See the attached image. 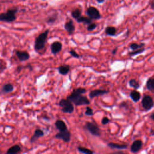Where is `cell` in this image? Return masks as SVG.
<instances>
[{
	"mask_svg": "<svg viewBox=\"0 0 154 154\" xmlns=\"http://www.w3.org/2000/svg\"><path fill=\"white\" fill-rule=\"evenodd\" d=\"M67 99L70 100L76 106L89 105L90 104V101L86 96L73 92L67 96Z\"/></svg>",
	"mask_w": 154,
	"mask_h": 154,
	"instance_id": "cell-1",
	"label": "cell"
},
{
	"mask_svg": "<svg viewBox=\"0 0 154 154\" xmlns=\"http://www.w3.org/2000/svg\"><path fill=\"white\" fill-rule=\"evenodd\" d=\"M49 30H46L45 31L41 33L36 38L34 45V49L36 52L42 51L45 48V45L47 42V39L49 35Z\"/></svg>",
	"mask_w": 154,
	"mask_h": 154,
	"instance_id": "cell-2",
	"label": "cell"
},
{
	"mask_svg": "<svg viewBox=\"0 0 154 154\" xmlns=\"http://www.w3.org/2000/svg\"><path fill=\"white\" fill-rule=\"evenodd\" d=\"M18 12V8L9 9L6 12L0 15V21L4 22H12L16 19V13Z\"/></svg>",
	"mask_w": 154,
	"mask_h": 154,
	"instance_id": "cell-3",
	"label": "cell"
},
{
	"mask_svg": "<svg viewBox=\"0 0 154 154\" xmlns=\"http://www.w3.org/2000/svg\"><path fill=\"white\" fill-rule=\"evenodd\" d=\"M59 105L61 107V111L65 113L71 114L74 111V106L72 102L68 99H62L59 101Z\"/></svg>",
	"mask_w": 154,
	"mask_h": 154,
	"instance_id": "cell-4",
	"label": "cell"
},
{
	"mask_svg": "<svg viewBox=\"0 0 154 154\" xmlns=\"http://www.w3.org/2000/svg\"><path fill=\"white\" fill-rule=\"evenodd\" d=\"M84 128L93 136L95 137L101 136V130L97 124H95L92 122H85Z\"/></svg>",
	"mask_w": 154,
	"mask_h": 154,
	"instance_id": "cell-5",
	"label": "cell"
},
{
	"mask_svg": "<svg viewBox=\"0 0 154 154\" xmlns=\"http://www.w3.org/2000/svg\"><path fill=\"white\" fill-rule=\"evenodd\" d=\"M141 105L145 111H149L154 106V102L149 95H144L141 101Z\"/></svg>",
	"mask_w": 154,
	"mask_h": 154,
	"instance_id": "cell-6",
	"label": "cell"
},
{
	"mask_svg": "<svg viewBox=\"0 0 154 154\" xmlns=\"http://www.w3.org/2000/svg\"><path fill=\"white\" fill-rule=\"evenodd\" d=\"M55 138L61 140L65 143H69L71 140V133L68 129L63 131H59V133L55 134Z\"/></svg>",
	"mask_w": 154,
	"mask_h": 154,
	"instance_id": "cell-7",
	"label": "cell"
},
{
	"mask_svg": "<svg viewBox=\"0 0 154 154\" xmlns=\"http://www.w3.org/2000/svg\"><path fill=\"white\" fill-rule=\"evenodd\" d=\"M86 13L90 18L94 20H98L101 18L99 11L93 6L89 7L86 11Z\"/></svg>",
	"mask_w": 154,
	"mask_h": 154,
	"instance_id": "cell-8",
	"label": "cell"
},
{
	"mask_svg": "<svg viewBox=\"0 0 154 154\" xmlns=\"http://www.w3.org/2000/svg\"><path fill=\"white\" fill-rule=\"evenodd\" d=\"M15 54L18 59L21 61H26L30 58V55L26 51L16 50L15 51Z\"/></svg>",
	"mask_w": 154,
	"mask_h": 154,
	"instance_id": "cell-9",
	"label": "cell"
},
{
	"mask_svg": "<svg viewBox=\"0 0 154 154\" xmlns=\"http://www.w3.org/2000/svg\"><path fill=\"white\" fill-rule=\"evenodd\" d=\"M63 45L59 41H55L51 45V53L53 55H57L62 50Z\"/></svg>",
	"mask_w": 154,
	"mask_h": 154,
	"instance_id": "cell-10",
	"label": "cell"
},
{
	"mask_svg": "<svg viewBox=\"0 0 154 154\" xmlns=\"http://www.w3.org/2000/svg\"><path fill=\"white\" fill-rule=\"evenodd\" d=\"M108 93V91L104 89H96L90 91L89 96L91 99H93L96 97H98L99 96L104 95L105 94Z\"/></svg>",
	"mask_w": 154,
	"mask_h": 154,
	"instance_id": "cell-11",
	"label": "cell"
},
{
	"mask_svg": "<svg viewBox=\"0 0 154 154\" xmlns=\"http://www.w3.org/2000/svg\"><path fill=\"white\" fill-rule=\"evenodd\" d=\"M143 146V142L140 140H135L130 147V151L132 153H137L140 151Z\"/></svg>",
	"mask_w": 154,
	"mask_h": 154,
	"instance_id": "cell-12",
	"label": "cell"
},
{
	"mask_svg": "<svg viewBox=\"0 0 154 154\" xmlns=\"http://www.w3.org/2000/svg\"><path fill=\"white\" fill-rule=\"evenodd\" d=\"M65 29L66 31L67 32V33L69 35H72L75 30V27L74 25L72 19H69V21H67L65 22V24L64 25Z\"/></svg>",
	"mask_w": 154,
	"mask_h": 154,
	"instance_id": "cell-13",
	"label": "cell"
},
{
	"mask_svg": "<svg viewBox=\"0 0 154 154\" xmlns=\"http://www.w3.org/2000/svg\"><path fill=\"white\" fill-rule=\"evenodd\" d=\"M107 146L108 147H110L111 149H117V150H124L127 149L128 147V145L124 144V145H121L118 143H115L113 142H110L107 144Z\"/></svg>",
	"mask_w": 154,
	"mask_h": 154,
	"instance_id": "cell-14",
	"label": "cell"
},
{
	"mask_svg": "<svg viewBox=\"0 0 154 154\" xmlns=\"http://www.w3.org/2000/svg\"><path fill=\"white\" fill-rule=\"evenodd\" d=\"M44 132L41 129H36L35 131V133H34L33 135H32V137L30 139V143H33L36 142L39 138L42 137L44 136Z\"/></svg>",
	"mask_w": 154,
	"mask_h": 154,
	"instance_id": "cell-15",
	"label": "cell"
},
{
	"mask_svg": "<svg viewBox=\"0 0 154 154\" xmlns=\"http://www.w3.org/2000/svg\"><path fill=\"white\" fill-rule=\"evenodd\" d=\"M14 90V86L13 84L10 83L4 84L1 88V94H7L13 92Z\"/></svg>",
	"mask_w": 154,
	"mask_h": 154,
	"instance_id": "cell-16",
	"label": "cell"
},
{
	"mask_svg": "<svg viewBox=\"0 0 154 154\" xmlns=\"http://www.w3.org/2000/svg\"><path fill=\"white\" fill-rule=\"evenodd\" d=\"M55 126L59 131H63L67 129L66 124L63 121H62L61 119L57 120L55 123Z\"/></svg>",
	"mask_w": 154,
	"mask_h": 154,
	"instance_id": "cell-17",
	"label": "cell"
},
{
	"mask_svg": "<svg viewBox=\"0 0 154 154\" xmlns=\"http://www.w3.org/2000/svg\"><path fill=\"white\" fill-rule=\"evenodd\" d=\"M57 70L59 73L61 75H66L70 71V66L68 65H61L58 67Z\"/></svg>",
	"mask_w": 154,
	"mask_h": 154,
	"instance_id": "cell-18",
	"label": "cell"
},
{
	"mask_svg": "<svg viewBox=\"0 0 154 154\" xmlns=\"http://www.w3.org/2000/svg\"><path fill=\"white\" fill-rule=\"evenodd\" d=\"M129 96L131 99H132L134 102H137L141 98V94L139 92L135 90V89L134 90L131 91L129 94Z\"/></svg>",
	"mask_w": 154,
	"mask_h": 154,
	"instance_id": "cell-19",
	"label": "cell"
},
{
	"mask_svg": "<svg viewBox=\"0 0 154 154\" xmlns=\"http://www.w3.org/2000/svg\"><path fill=\"white\" fill-rule=\"evenodd\" d=\"M105 33L106 35L109 36H115L117 33V29L113 26H108L105 30Z\"/></svg>",
	"mask_w": 154,
	"mask_h": 154,
	"instance_id": "cell-20",
	"label": "cell"
},
{
	"mask_svg": "<svg viewBox=\"0 0 154 154\" xmlns=\"http://www.w3.org/2000/svg\"><path fill=\"white\" fill-rule=\"evenodd\" d=\"M21 151V147L19 145H16L11 147H10L9 149L7 150L6 152L7 154H15L18 153Z\"/></svg>",
	"mask_w": 154,
	"mask_h": 154,
	"instance_id": "cell-21",
	"label": "cell"
},
{
	"mask_svg": "<svg viewBox=\"0 0 154 154\" xmlns=\"http://www.w3.org/2000/svg\"><path fill=\"white\" fill-rule=\"evenodd\" d=\"M76 21L78 23H83L84 24L89 25L92 22V19L90 18L89 17H85V16H80L79 18L76 19Z\"/></svg>",
	"mask_w": 154,
	"mask_h": 154,
	"instance_id": "cell-22",
	"label": "cell"
},
{
	"mask_svg": "<svg viewBox=\"0 0 154 154\" xmlns=\"http://www.w3.org/2000/svg\"><path fill=\"white\" fill-rule=\"evenodd\" d=\"M146 89L149 91H154V78H149L146 82Z\"/></svg>",
	"mask_w": 154,
	"mask_h": 154,
	"instance_id": "cell-23",
	"label": "cell"
},
{
	"mask_svg": "<svg viewBox=\"0 0 154 154\" xmlns=\"http://www.w3.org/2000/svg\"><path fill=\"white\" fill-rule=\"evenodd\" d=\"M58 18V15L57 14H53L52 15L49 16L48 18L46 19V22L48 24H54L55 21H57Z\"/></svg>",
	"mask_w": 154,
	"mask_h": 154,
	"instance_id": "cell-24",
	"label": "cell"
},
{
	"mask_svg": "<svg viewBox=\"0 0 154 154\" xmlns=\"http://www.w3.org/2000/svg\"><path fill=\"white\" fill-rule=\"evenodd\" d=\"M77 150L79 152L85 153V154H93L95 153L94 151L88 149V148L82 147V146H78Z\"/></svg>",
	"mask_w": 154,
	"mask_h": 154,
	"instance_id": "cell-25",
	"label": "cell"
},
{
	"mask_svg": "<svg viewBox=\"0 0 154 154\" xmlns=\"http://www.w3.org/2000/svg\"><path fill=\"white\" fill-rule=\"evenodd\" d=\"M129 85L131 87H133L134 89H139L140 87V83L135 79H131L129 81Z\"/></svg>",
	"mask_w": 154,
	"mask_h": 154,
	"instance_id": "cell-26",
	"label": "cell"
},
{
	"mask_svg": "<svg viewBox=\"0 0 154 154\" xmlns=\"http://www.w3.org/2000/svg\"><path fill=\"white\" fill-rule=\"evenodd\" d=\"M145 46V44L144 43H141L140 44L136 43H132L129 45V48L132 49V51H134V50L144 48Z\"/></svg>",
	"mask_w": 154,
	"mask_h": 154,
	"instance_id": "cell-27",
	"label": "cell"
},
{
	"mask_svg": "<svg viewBox=\"0 0 154 154\" xmlns=\"http://www.w3.org/2000/svg\"><path fill=\"white\" fill-rule=\"evenodd\" d=\"M71 15L72 16V18L75 19H77L78 18H79V17L81 16V10L79 9H76L75 10H73L71 13Z\"/></svg>",
	"mask_w": 154,
	"mask_h": 154,
	"instance_id": "cell-28",
	"label": "cell"
},
{
	"mask_svg": "<svg viewBox=\"0 0 154 154\" xmlns=\"http://www.w3.org/2000/svg\"><path fill=\"white\" fill-rule=\"evenodd\" d=\"M145 51V48H141V49H137V50H134V51H131V52H129L128 53V55L130 57H133V56H135V55H139L140 54L143 53Z\"/></svg>",
	"mask_w": 154,
	"mask_h": 154,
	"instance_id": "cell-29",
	"label": "cell"
},
{
	"mask_svg": "<svg viewBox=\"0 0 154 154\" xmlns=\"http://www.w3.org/2000/svg\"><path fill=\"white\" fill-rule=\"evenodd\" d=\"M72 92L74 93H76L77 94H80V95H83L84 93H86L87 90L85 89V88H82V87H78V88H76L74 89Z\"/></svg>",
	"mask_w": 154,
	"mask_h": 154,
	"instance_id": "cell-30",
	"label": "cell"
},
{
	"mask_svg": "<svg viewBox=\"0 0 154 154\" xmlns=\"http://www.w3.org/2000/svg\"><path fill=\"white\" fill-rule=\"evenodd\" d=\"M85 115L87 116H92L93 115V111L92 108L90 107H87L86 108H85Z\"/></svg>",
	"mask_w": 154,
	"mask_h": 154,
	"instance_id": "cell-31",
	"label": "cell"
},
{
	"mask_svg": "<svg viewBox=\"0 0 154 154\" xmlns=\"http://www.w3.org/2000/svg\"><path fill=\"white\" fill-rule=\"evenodd\" d=\"M0 62H1L0 63V72L3 73L7 68L6 63L3 60H0Z\"/></svg>",
	"mask_w": 154,
	"mask_h": 154,
	"instance_id": "cell-32",
	"label": "cell"
},
{
	"mask_svg": "<svg viewBox=\"0 0 154 154\" xmlns=\"http://www.w3.org/2000/svg\"><path fill=\"white\" fill-rule=\"evenodd\" d=\"M97 27V25L95 24V23H93V22H92V23L89 24L87 25V30L88 31H93L95 28H96Z\"/></svg>",
	"mask_w": 154,
	"mask_h": 154,
	"instance_id": "cell-33",
	"label": "cell"
},
{
	"mask_svg": "<svg viewBox=\"0 0 154 154\" xmlns=\"http://www.w3.org/2000/svg\"><path fill=\"white\" fill-rule=\"evenodd\" d=\"M69 53L70 54V55L73 57L75 58V59H79V55H78V54L76 52V51L74 49H71L69 51Z\"/></svg>",
	"mask_w": 154,
	"mask_h": 154,
	"instance_id": "cell-34",
	"label": "cell"
},
{
	"mask_svg": "<svg viewBox=\"0 0 154 154\" xmlns=\"http://www.w3.org/2000/svg\"><path fill=\"white\" fill-rule=\"evenodd\" d=\"M110 122V120L109 119V118L107 117H104L102 119V121H101V123L102 125H107L108 123H109Z\"/></svg>",
	"mask_w": 154,
	"mask_h": 154,
	"instance_id": "cell-35",
	"label": "cell"
},
{
	"mask_svg": "<svg viewBox=\"0 0 154 154\" xmlns=\"http://www.w3.org/2000/svg\"><path fill=\"white\" fill-rule=\"evenodd\" d=\"M119 107L121 108H125V109H127L128 108V104L127 102L125 101H123L122 102L121 104L119 105Z\"/></svg>",
	"mask_w": 154,
	"mask_h": 154,
	"instance_id": "cell-36",
	"label": "cell"
},
{
	"mask_svg": "<svg viewBox=\"0 0 154 154\" xmlns=\"http://www.w3.org/2000/svg\"><path fill=\"white\" fill-rule=\"evenodd\" d=\"M24 68V66H21V65H19L18 66V67H16V69L15 70V72H17V73H20L21 72V71Z\"/></svg>",
	"mask_w": 154,
	"mask_h": 154,
	"instance_id": "cell-37",
	"label": "cell"
},
{
	"mask_svg": "<svg viewBox=\"0 0 154 154\" xmlns=\"http://www.w3.org/2000/svg\"><path fill=\"white\" fill-rule=\"evenodd\" d=\"M117 51H118V48H114L112 51H111V54L112 55H116L117 52Z\"/></svg>",
	"mask_w": 154,
	"mask_h": 154,
	"instance_id": "cell-38",
	"label": "cell"
},
{
	"mask_svg": "<svg viewBox=\"0 0 154 154\" xmlns=\"http://www.w3.org/2000/svg\"><path fill=\"white\" fill-rule=\"evenodd\" d=\"M24 67H27V68H28V69H30V71H33V68L32 66H31L30 64H28V65H27L26 66H24Z\"/></svg>",
	"mask_w": 154,
	"mask_h": 154,
	"instance_id": "cell-39",
	"label": "cell"
},
{
	"mask_svg": "<svg viewBox=\"0 0 154 154\" xmlns=\"http://www.w3.org/2000/svg\"><path fill=\"white\" fill-rule=\"evenodd\" d=\"M150 118L153 121H154V113H153L151 114V116H150Z\"/></svg>",
	"mask_w": 154,
	"mask_h": 154,
	"instance_id": "cell-40",
	"label": "cell"
},
{
	"mask_svg": "<svg viewBox=\"0 0 154 154\" xmlns=\"http://www.w3.org/2000/svg\"><path fill=\"white\" fill-rule=\"evenodd\" d=\"M150 4H151V8L154 9V1H152Z\"/></svg>",
	"mask_w": 154,
	"mask_h": 154,
	"instance_id": "cell-41",
	"label": "cell"
},
{
	"mask_svg": "<svg viewBox=\"0 0 154 154\" xmlns=\"http://www.w3.org/2000/svg\"><path fill=\"white\" fill-rule=\"evenodd\" d=\"M98 3H102L105 1V0H96Z\"/></svg>",
	"mask_w": 154,
	"mask_h": 154,
	"instance_id": "cell-42",
	"label": "cell"
},
{
	"mask_svg": "<svg viewBox=\"0 0 154 154\" xmlns=\"http://www.w3.org/2000/svg\"><path fill=\"white\" fill-rule=\"evenodd\" d=\"M43 118L45 120H47V121H49V118L48 117H47V116H43Z\"/></svg>",
	"mask_w": 154,
	"mask_h": 154,
	"instance_id": "cell-43",
	"label": "cell"
},
{
	"mask_svg": "<svg viewBox=\"0 0 154 154\" xmlns=\"http://www.w3.org/2000/svg\"><path fill=\"white\" fill-rule=\"evenodd\" d=\"M151 135H154V131L153 129L151 130Z\"/></svg>",
	"mask_w": 154,
	"mask_h": 154,
	"instance_id": "cell-44",
	"label": "cell"
}]
</instances>
